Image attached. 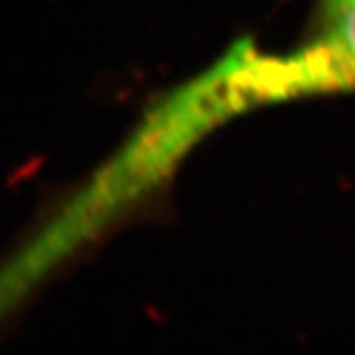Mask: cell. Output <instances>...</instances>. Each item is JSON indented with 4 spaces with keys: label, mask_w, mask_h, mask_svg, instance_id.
Segmentation results:
<instances>
[{
    "label": "cell",
    "mask_w": 355,
    "mask_h": 355,
    "mask_svg": "<svg viewBox=\"0 0 355 355\" xmlns=\"http://www.w3.org/2000/svg\"><path fill=\"white\" fill-rule=\"evenodd\" d=\"M309 47L337 91L355 89V0H321Z\"/></svg>",
    "instance_id": "6da1fadb"
}]
</instances>
